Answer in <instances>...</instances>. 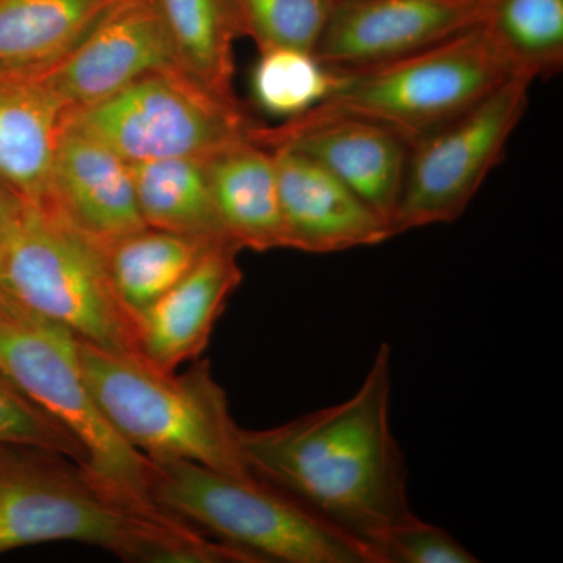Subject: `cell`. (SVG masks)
Wrapping results in <instances>:
<instances>
[{"label": "cell", "mask_w": 563, "mask_h": 563, "mask_svg": "<svg viewBox=\"0 0 563 563\" xmlns=\"http://www.w3.org/2000/svg\"><path fill=\"white\" fill-rule=\"evenodd\" d=\"M391 374V350L383 343L346 401L276 428L239 429L240 453L255 479L365 553L380 533L413 515L406 457L390 424Z\"/></svg>", "instance_id": "cell-1"}, {"label": "cell", "mask_w": 563, "mask_h": 563, "mask_svg": "<svg viewBox=\"0 0 563 563\" xmlns=\"http://www.w3.org/2000/svg\"><path fill=\"white\" fill-rule=\"evenodd\" d=\"M54 542L139 563H239L240 554L168 512L110 495L66 455L0 444V554Z\"/></svg>", "instance_id": "cell-2"}, {"label": "cell", "mask_w": 563, "mask_h": 563, "mask_svg": "<svg viewBox=\"0 0 563 563\" xmlns=\"http://www.w3.org/2000/svg\"><path fill=\"white\" fill-rule=\"evenodd\" d=\"M81 374L101 412L132 448L151 461L177 459L255 479L244 465L239 426L210 362L184 373L163 372L140 355L77 340Z\"/></svg>", "instance_id": "cell-3"}, {"label": "cell", "mask_w": 563, "mask_h": 563, "mask_svg": "<svg viewBox=\"0 0 563 563\" xmlns=\"http://www.w3.org/2000/svg\"><path fill=\"white\" fill-rule=\"evenodd\" d=\"M0 373L84 448L85 472L120 501L165 512L152 496L154 466L114 431L81 374L77 339L0 296Z\"/></svg>", "instance_id": "cell-4"}, {"label": "cell", "mask_w": 563, "mask_h": 563, "mask_svg": "<svg viewBox=\"0 0 563 563\" xmlns=\"http://www.w3.org/2000/svg\"><path fill=\"white\" fill-rule=\"evenodd\" d=\"M7 295L80 342L139 355L136 324L111 284L106 250L54 202L22 203L0 236Z\"/></svg>", "instance_id": "cell-5"}, {"label": "cell", "mask_w": 563, "mask_h": 563, "mask_svg": "<svg viewBox=\"0 0 563 563\" xmlns=\"http://www.w3.org/2000/svg\"><path fill=\"white\" fill-rule=\"evenodd\" d=\"M151 462L162 510L255 563H369L361 544L261 481L177 459Z\"/></svg>", "instance_id": "cell-6"}, {"label": "cell", "mask_w": 563, "mask_h": 563, "mask_svg": "<svg viewBox=\"0 0 563 563\" xmlns=\"http://www.w3.org/2000/svg\"><path fill=\"white\" fill-rule=\"evenodd\" d=\"M336 70L328 98L298 122L357 118L410 141L440 128L515 76L479 25L398 60Z\"/></svg>", "instance_id": "cell-7"}, {"label": "cell", "mask_w": 563, "mask_h": 563, "mask_svg": "<svg viewBox=\"0 0 563 563\" xmlns=\"http://www.w3.org/2000/svg\"><path fill=\"white\" fill-rule=\"evenodd\" d=\"M66 122L129 163L209 158L257 128L242 103L213 95L179 66L152 70L106 101L69 110Z\"/></svg>", "instance_id": "cell-8"}, {"label": "cell", "mask_w": 563, "mask_h": 563, "mask_svg": "<svg viewBox=\"0 0 563 563\" xmlns=\"http://www.w3.org/2000/svg\"><path fill=\"white\" fill-rule=\"evenodd\" d=\"M532 77L515 74L440 128L410 141L393 235L462 217L529 106Z\"/></svg>", "instance_id": "cell-9"}, {"label": "cell", "mask_w": 563, "mask_h": 563, "mask_svg": "<svg viewBox=\"0 0 563 563\" xmlns=\"http://www.w3.org/2000/svg\"><path fill=\"white\" fill-rule=\"evenodd\" d=\"M484 0H336L314 54L333 69L398 60L479 24Z\"/></svg>", "instance_id": "cell-10"}, {"label": "cell", "mask_w": 563, "mask_h": 563, "mask_svg": "<svg viewBox=\"0 0 563 563\" xmlns=\"http://www.w3.org/2000/svg\"><path fill=\"white\" fill-rule=\"evenodd\" d=\"M177 66L152 0H118L57 66L38 79L69 110L106 101L155 69Z\"/></svg>", "instance_id": "cell-11"}, {"label": "cell", "mask_w": 563, "mask_h": 563, "mask_svg": "<svg viewBox=\"0 0 563 563\" xmlns=\"http://www.w3.org/2000/svg\"><path fill=\"white\" fill-rule=\"evenodd\" d=\"M251 139L265 147H291L320 163L391 229L409 157L410 143L401 133L357 118H332L285 121L274 129L257 125L252 129Z\"/></svg>", "instance_id": "cell-12"}, {"label": "cell", "mask_w": 563, "mask_h": 563, "mask_svg": "<svg viewBox=\"0 0 563 563\" xmlns=\"http://www.w3.org/2000/svg\"><path fill=\"white\" fill-rule=\"evenodd\" d=\"M268 150L276 163L285 250L332 254L391 239L388 222L320 163L288 146Z\"/></svg>", "instance_id": "cell-13"}, {"label": "cell", "mask_w": 563, "mask_h": 563, "mask_svg": "<svg viewBox=\"0 0 563 563\" xmlns=\"http://www.w3.org/2000/svg\"><path fill=\"white\" fill-rule=\"evenodd\" d=\"M239 247L210 244L195 266L136 317L139 355L163 372L201 358L233 291L243 280Z\"/></svg>", "instance_id": "cell-14"}, {"label": "cell", "mask_w": 563, "mask_h": 563, "mask_svg": "<svg viewBox=\"0 0 563 563\" xmlns=\"http://www.w3.org/2000/svg\"><path fill=\"white\" fill-rule=\"evenodd\" d=\"M52 202L103 250L147 228L131 163L66 121L52 172Z\"/></svg>", "instance_id": "cell-15"}, {"label": "cell", "mask_w": 563, "mask_h": 563, "mask_svg": "<svg viewBox=\"0 0 563 563\" xmlns=\"http://www.w3.org/2000/svg\"><path fill=\"white\" fill-rule=\"evenodd\" d=\"M68 107L41 79L0 77V187L22 202H52V172Z\"/></svg>", "instance_id": "cell-16"}, {"label": "cell", "mask_w": 563, "mask_h": 563, "mask_svg": "<svg viewBox=\"0 0 563 563\" xmlns=\"http://www.w3.org/2000/svg\"><path fill=\"white\" fill-rule=\"evenodd\" d=\"M206 166L225 239L239 250L284 247L273 151L246 139L206 158Z\"/></svg>", "instance_id": "cell-17"}, {"label": "cell", "mask_w": 563, "mask_h": 563, "mask_svg": "<svg viewBox=\"0 0 563 563\" xmlns=\"http://www.w3.org/2000/svg\"><path fill=\"white\" fill-rule=\"evenodd\" d=\"M118 0H0V77L38 79Z\"/></svg>", "instance_id": "cell-18"}, {"label": "cell", "mask_w": 563, "mask_h": 563, "mask_svg": "<svg viewBox=\"0 0 563 563\" xmlns=\"http://www.w3.org/2000/svg\"><path fill=\"white\" fill-rule=\"evenodd\" d=\"M131 172L136 203L147 228L207 243L229 242L218 218L206 158L131 163Z\"/></svg>", "instance_id": "cell-19"}, {"label": "cell", "mask_w": 563, "mask_h": 563, "mask_svg": "<svg viewBox=\"0 0 563 563\" xmlns=\"http://www.w3.org/2000/svg\"><path fill=\"white\" fill-rule=\"evenodd\" d=\"M174 60L185 74L225 101L239 102L233 92V44L240 38L231 0H152Z\"/></svg>", "instance_id": "cell-20"}, {"label": "cell", "mask_w": 563, "mask_h": 563, "mask_svg": "<svg viewBox=\"0 0 563 563\" xmlns=\"http://www.w3.org/2000/svg\"><path fill=\"white\" fill-rule=\"evenodd\" d=\"M210 244L213 243L146 228L107 247L111 284L133 320L172 290Z\"/></svg>", "instance_id": "cell-21"}, {"label": "cell", "mask_w": 563, "mask_h": 563, "mask_svg": "<svg viewBox=\"0 0 563 563\" xmlns=\"http://www.w3.org/2000/svg\"><path fill=\"white\" fill-rule=\"evenodd\" d=\"M481 29L515 73L550 79L563 66V0H484Z\"/></svg>", "instance_id": "cell-22"}, {"label": "cell", "mask_w": 563, "mask_h": 563, "mask_svg": "<svg viewBox=\"0 0 563 563\" xmlns=\"http://www.w3.org/2000/svg\"><path fill=\"white\" fill-rule=\"evenodd\" d=\"M335 81L336 70L314 52L273 47L261 51L251 74V92L258 109L291 121L320 106Z\"/></svg>", "instance_id": "cell-23"}, {"label": "cell", "mask_w": 563, "mask_h": 563, "mask_svg": "<svg viewBox=\"0 0 563 563\" xmlns=\"http://www.w3.org/2000/svg\"><path fill=\"white\" fill-rule=\"evenodd\" d=\"M336 0H231L240 35L258 51L291 47L314 52Z\"/></svg>", "instance_id": "cell-24"}, {"label": "cell", "mask_w": 563, "mask_h": 563, "mask_svg": "<svg viewBox=\"0 0 563 563\" xmlns=\"http://www.w3.org/2000/svg\"><path fill=\"white\" fill-rule=\"evenodd\" d=\"M0 444L33 446L66 455L85 470L84 448L0 373Z\"/></svg>", "instance_id": "cell-25"}, {"label": "cell", "mask_w": 563, "mask_h": 563, "mask_svg": "<svg viewBox=\"0 0 563 563\" xmlns=\"http://www.w3.org/2000/svg\"><path fill=\"white\" fill-rule=\"evenodd\" d=\"M369 563H476L479 559L439 526L410 515L366 547Z\"/></svg>", "instance_id": "cell-26"}, {"label": "cell", "mask_w": 563, "mask_h": 563, "mask_svg": "<svg viewBox=\"0 0 563 563\" xmlns=\"http://www.w3.org/2000/svg\"><path fill=\"white\" fill-rule=\"evenodd\" d=\"M22 201L16 196L11 195L5 188L0 187V236L5 233L11 224V221L16 217L18 211L21 210Z\"/></svg>", "instance_id": "cell-27"}, {"label": "cell", "mask_w": 563, "mask_h": 563, "mask_svg": "<svg viewBox=\"0 0 563 563\" xmlns=\"http://www.w3.org/2000/svg\"><path fill=\"white\" fill-rule=\"evenodd\" d=\"M7 295L5 285H3V266H2V254H0V296Z\"/></svg>", "instance_id": "cell-28"}]
</instances>
